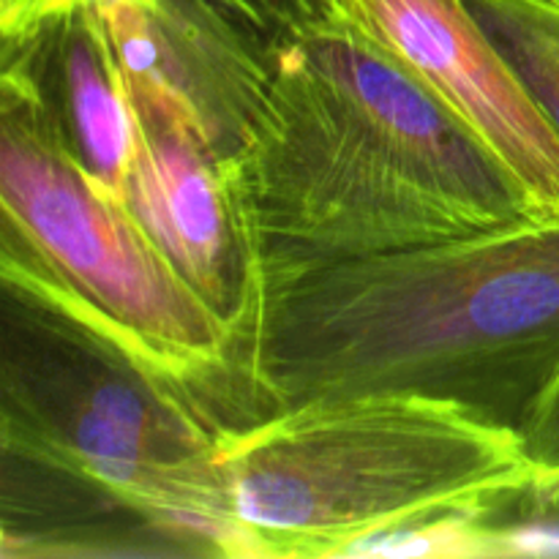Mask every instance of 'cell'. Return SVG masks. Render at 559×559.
Masks as SVG:
<instances>
[{"instance_id":"obj_6","label":"cell","mask_w":559,"mask_h":559,"mask_svg":"<svg viewBox=\"0 0 559 559\" xmlns=\"http://www.w3.org/2000/svg\"><path fill=\"white\" fill-rule=\"evenodd\" d=\"M129 96L134 151L126 205L180 278L240 342L262 289V254L240 164L218 156L158 96L134 85Z\"/></svg>"},{"instance_id":"obj_7","label":"cell","mask_w":559,"mask_h":559,"mask_svg":"<svg viewBox=\"0 0 559 559\" xmlns=\"http://www.w3.org/2000/svg\"><path fill=\"white\" fill-rule=\"evenodd\" d=\"M338 9L506 164L538 216H559V134L464 0H338Z\"/></svg>"},{"instance_id":"obj_1","label":"cell","mask_w":559,"mask_h":559,"mask_svg":"<svg viewBox=\"0 0 559 559\" xmlns=\"http://www.w3.org/2000/svg\"><path fill=\"white\" fill-rule=\"evenodd\" d=\"M557 380L559 216L262 273L233 360L246 424L311 402L424 396L524 437Z\"/></svg>"},{"instance_id":"obj_5","label":"cell","mask_w":559,"mask_h":559,"mask_svg":"<svg viewBox=\"0 0 559 559\" xmlns=\"http://www.w3.org/2000/svg\"><path fill=\"white\" fill-rule=\"evenodd\" d=\"M0 257L74 295L235 424L233 328L180 278L123 200L66 147L25 74H0ZM222 420V418H218Z\"/></svg>"},{"instance_id":"obj_10","label":"cell","mask_w":559,"mask_h":559,"mask_svg":"<svg viewBox=\"0 0 559 559\" xmlns=\"http://www.w3.org/2000/svg\"><path fill=\"white\" fill-rule=\"evenodd\" d=\"M559 134V3L464 0Z\"/></svg>"},{"instance_id":"obj_12","label":"cell","mask_w":559,"mask_h":559,"mask_svg":"<svg viewBox=\"0 0 559 559\" xmlns=\"http://www.w3.org/2000/svg\"><path fill=\"white\" fill-rule=\"evenodd\" d=\"M222 3L249 16L276 41L342 14L338 0H222Z\"/></svg>"},{"instance_id":"obj_9","label":"cell","mask_w":559,"mask_h":559,"mask_svg":"<svg viewBox=\"0 0 559 559\" xmlns=\"http://www.w3.org/2000/svg\"><path fill=\"white\" fill-rule=\"evenodd\" d=\"M3 69L27 76L80 167L126 202L134 109L98 0H80L3 36Z\"/></svg>"},{"instance_id":"obj_8","label":"cell","mask_w":559,"mask_h":559,"mask_svg":"<svg viewBox=\"0 0 559 559\" xmlns=\"http://www.w3.org/2000/svg\"><path fill=\"white\" fill-rule=\"evenodd\" d=\"M129 85L240 162L273 80L276 38L222 0H98Z\"/></svg>"},{"instance_id":"obj_13","label":"cell","mask_w":559,"mask_h":559,"mask_svg":"<svg viewBox=\"0 0 559 559\" xmlns=\"http://www.w3.org/2000/svg\"><path fill=\"white\" fill-rule=\"evenodd\" d=\"M522 445L535 469L533 486L559 480V380L546 396L538 418L522 437Z\"/></svg>"},{"instance_id":"obj_2","label":"cell","mask_w":559,"mask_h":559,"mask_svg":"<svg viewBox=\"0 0 559 559\" xmlns=\"http://www.w3.org/2000/svg\"><path fill=\"white\" fill-rule=\"evenodd\" d=\"M238 164L262 273L546 218L506 164L344 14L278 38Z\"/></svg>"},{"instance_id":"obj_11","label":"cell","mask_w":559,"mask_h":559,"mask_svg":"<svg viewBox=\"0 0 559 559\" xmlns=\"http://www.w3.org/2000/svg\"><path fill=\"white\" fill-rule=\"evenodd\" d=\"M500 527L508 555H559V480L533 486Z\"/></svg>"},{"instance_id":"obj_4","label":"cell","mask_w":559,"mask_h":559,"mask_svg":"<svg viewBox=\"0 0 559 559\" xmlns=\"http://www.w3.org/2000/svg\"><path fill=\"white\" fill-rule=\"evenodd\" d=\"M0 442L112 491L186 557L238 559L200 393L52 278L0 257Z\"/></svg>"},{"instance_id":"obj_3","label":"cell","mask_w":559,"mask_h":559,"mask_svg":"<svg viewBox=\"0 0 559 559\" xmlns=\"http://www.w3.org/2000/svg\"><path fill=\"white\" fill-rule=\"evenodd\" d=\"M240 557H353L404 530L500 524L533 489L522 437L424 396L282 409L218 435Z\"/></svg>"},{"instance_id":"obj_14","label":"cell","mask_w":559,"mask_h":559,"mask_svg":"<svg viewBox=\"0 0 559 559\" xmlns=\"http://www.w3.org/2000/svg\"><path fill=\"white\" fill-rule=\"evenodd\" d=\"M71 3H80V0H0V33L11 36Z\"/></svg>"},{"instance_id":"obj_15","label":"cell","mask_w":559,"mask_h":559,"mask_svg":"<svg viewBox=\"0 0 559 559\" xmlns=\"http://www.w3.org/2000/svg\"><path fill=\"white\" fill-rule=\"evenodd\" d=\"M555 3H559V0H555Z\"/></svg>"}]
</instances>
